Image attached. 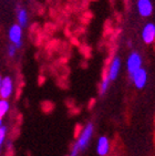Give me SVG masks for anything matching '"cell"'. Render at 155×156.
I'll return each instance as SVG.
<instances>
[{
	"mask_svg": "<svg viewBox=\"0 0 155 156\" xmlns=\"http://www.w3.org/2000/svg\"><path fill=\"white\" fill-rule=\"evenodd\" d=\"M93 132H94V126L92 123H89L84 126V129L81 131L80 135L78 136L77 142H75L73 146L74 148H77L79 152H82L87 148V146L89 145L90 141L93 136Z\"/></svg>",
	"mask_w": 155,
	"mask_h": 156,
	"instance_id": "cell-1",
	"label": "cell"
},
{
	"mask_svg": "<svg viewBox=\"0 0 155 156\" xmlns=\"http://www.w3.org/2000/svg\"><path fill=\"white\" fill-rule=\"evenodd\" d=\"M141 68H142V57H141V54L137 53V52H132L128 55V61H126V69H128L130 76L132 74H134Z\"/></svg>",
	"mask_w": 155,
	"mask_h": 156,
	"instance_id": "cell-2",
	"label": "cell"
},
{
	"mask_svg": "<svg viewBox=\"0 0 155 156\" xmlns=\"http://www.w3.org/2000/svg\"><path fill=\"white\" fill-rule=\"evenodd\" d=\"M8 37L9 40L12 42V44H15L17 48H21L22 45V27L19 24H12L9 28L8 31Z\"/></svg>",
	"mask_w": 155,
	"mask_h": 156,
	"instance_id": "cell-3",
	"label": "cell"
},
{
	"mask_svg": "<svg viewBox=\"0 0 155 156\" xmlns=\"http://www.w3.org/2000/svg\"><path fill=\"white\" fill-rule=\"evenodd\" d=\"M131 79L137 89H143L147 83V72H146L145 69L141 68L134 74L131 75Z\"/></svg>",
	"mask_w": 155,
	"mask_h": 156,
	"instance_id": "cell-4",
	"label": "cell"
},
{
	"mask_svg": "<svg viewBox=\"0 0 155 156\" xmlns=\"http://www.w3.org/2000/svg\"><path fill=\"white\" fill-rule=\"evenodd\" d=\"M136 8L140 16L144 18L150 17L153 13V3L151 0H137Z\"/></svg>",
	"mask_w": 155,
	"mask_h": 156,
	"instance_id": "cell-5",
	"label": "cell"
},
{
	"mask_svg": "<svg viewBox=\"0 0 155 156\" xmlns=\"http://www.w3.org/2000/svg\"><path fill=\"white\" fill-rule=\"evenodd\" d=\"M13 92V82L10 76L2 79V83L0 87V99H8Z\"/></svg>",
	"mask_w": 155,
	"mask_h": 156,
	"instance_id": "cell-6",
	"label": "cell"
},
{
	"mask_svg": "<svg viewBox=\"0 0 155 156\" xmlns=\"http://www.w3.org/2000/svg\"><path fill=\"white\" fill-rule=\"evenodd\" d=\"M142 40L146 44H151L155 41V24L149 22L144 26L142 30Z\"/></svg>",
	"mask_w": 155,
	"mask_h": 156,
	"instance_id": "cell-7",
	"label": "cell"
},
{
	"mask_svg": "<svg viewBox=\"0 0 155 156\" xmlns=\"http://www.w3.org/2000/svg\"><path fill=\"white\" fill-rule=\"evenodd\" d=\"M120 70H121V59L119 57H114L111 61L110 66H109L106 76L111 81H114L119 75Z\"/></svg>",
	"mask_w": 155,
	"mask_h": 156,
	"instance_id": "cell-8",
	"label": "cell"
},
{
	"mask_svg": "<svg viewBox=\"0 0 155 156\" xmlns=\"http://www.w3.org/2000/svg\"><path fill=\"white\" fill-rule=\"evenodd\" d=\"M110 140L106 136H100L96 143V153L99 156H106L110 152Z\"/></svg>",
	"mask_w": 155,
	"mask_h": 156,
	"instance_id": "cell-9",
	"label": "cell"
},
{
	"mask_svg": "<svg viewBox=\"0 0 155 156\" xmlns=\"http://www.w3.org/2000/svg\"><path fill=\"white\" fill-rule=\"evenodd\" d=\"M17 19H18V24L22 28L27 27L28 24V12L26 9H20L17 11Z\"/></svg>",
	"mask_w": 155,
	"mask_h": 156,
	"instance_id": "cell-10",
	"label": "cell"
},
{
	"mask_svg": "<svg viewBox=\"0 0 155 156\" xmlns=\"http://www.w3.org/2000/svg\"><path fill=\"white\" fill-rule=\"evenodd\" d=\"M9 102L7 99H0V119H3V116L9 111Z\"/></svg>",
	"mask_w": 155,
	"mask_h": 156,
	"instance_id": "cell-11",
	"label": "cell"
},
{
	"mask_svg": "<svg viewBox=\"0 0 155 156\" xmlns=\"http://www.w3.org/2000/svg\"><path fill=\"white\" fill-rule=\"evenodd\" d=\"M110 83H111V80L107 76H104V79L102 80L101 84H100V94L103 95V94L106 93V91L109 90V87H110Z\"/></svg>",
	"mask_w": 155,
	"mask_h": 156,
	"instance_id": "cell-12",
	"label": "cell"
},
{
	"mask_svg": "<svg viewBox=\"0 0 155 156\" xmlns=\"http://www.w3.org/2000/svg\"><path fill=\"white\" fill-rule=\"evenodd\" d=\"M6 135H7V127L2 125L0 127V150H1V146H2L3 142L6 140Z\"/></svg>",
	"mask_w": 155,
	"mask_h": 156,
	"instance_id": "cell-13",
	"label": "cell"
},
{
	"mask_svg": "<svg viewBox=\"0 0 155 156\" xmlns=\"http://www.w3.org/2000/svg\"><path fill=\"white\" fill-rule=\"evenodd\" d=\"M17 50H18V48H17L15 44H9L8 45V49H7V51H8V55H9L10 58L15 57Z\"/></svg>",
	"mask_w": 155,
	"mask_h": 156,
	"instance_id": "cell-14",
	"label": "cell"
},
{
	"mask_svg": "<svg viewBox=\"0 0 155 156\" xmlns=\"http://www.w3.org/2000/svg\"><path fill=\"white\" fill-rule=\"evenodd\" d=\"M2 79L3 78H1V75H0V87H1V83H2Z\"/></svg>",
	"mask_w": 155,
	"mask_h": 156,
	"instance_id": "cell-15",
	"label": "cell"
},
{
	"mask_svg": "<svg viewBox=\"0 0 155 156\" xmlns=\"http://www.w3.org/2000/svg\"><path fill=\"white\" fill-rule=\"evenodd\" d=\"M2 126V119H0V127Z\"/></svg>",
	"mask_w": 155,
	"mask_h": 156,
	"instance_id": "cell-16",
	"label": "cell"
}]
</instances>
